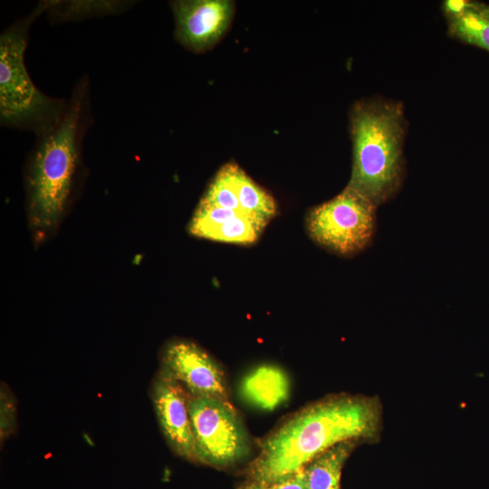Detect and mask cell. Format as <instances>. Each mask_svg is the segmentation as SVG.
Wrapping results in <instances>:
<instances>
[{
	"label": "cell",
	"instance_id": "1",
	"mask_svg": "<svg viewBox=\"0 0 489 489\" xmlns=\"http://www.w3.org/2000/svg\"><path fill=\"white\" fill-rule=\"evenodd\" d=\"M382 427L379 398L338 394L311 403L283 420L260 444L247 480L272 483L303 469L345 441H376Z\"/></svg>",
	"mask_w": 489,
	"mask_h": 489
},
{
	"label": "cell",
	"instance_id": "2",
	"mask_svg": "<svg viewBox=\"0 0 489 489\" xmlns=\"http://www.w3.org/2000/svg\"><path fill=\"white\" fill-rule=\"evenodd\" d=\"M88 76L75 83L61 122L36 137L25 166V203L36 240L52 234L74 194L82 166V142L92 122Z\"/></svg>",
	"mask_w": 489,
	"mask_h": 489
},
{
	"label": "cell",
	"instance_id": "3",
	"mask_svg": "<svg viewBox=\"0 0 489 489\" xmlns=\"http://www.w3.org/2000/svg\"><path fill=\"white\" fill-rule=\"evenodd\" d=\"M353 165L349 187L376 206L392 197L403 175L405 118L398 102L368 101L350 113Z\"/></svg>",
	"mask_w": 489,
	"mask_h": 489
},
{
	"label": "cell",
	"instance_id": "4",
	"mask_svg": "<svg viewBox=\"0 0 489 489\" xmlns=\"http://www.w3.org/2000/svg\"><path fill=\"white\" fill-rule=\"evenodd\" d=\"M47 8L48 0L39 2L0 36L1 126L31 131L36 137L50 132L61 122L68 101L39 90L24 62L31 25Z\"/></svg>",
	"mask_w": 489,
	"mask_h": 489
},
{
	"label": "cell",
	"instance_id": "5",
	"mask_svg": "<svg viewBox=\"0 0 489 489\" xmlns=\"http://www.w3.org/2000/svg\"><path fill=\"white\" fill-rule=\"evenodd\" d=\"M188 408L195 462L224 469L247 455L248 435L230 401L189 396Z\"/></svg>",
	"mask_w": 489,
	"mask_h": 489
},
{
	"label": "cell",
	"instance_id": "6",
	"mask_svg": "<svg viewBox=\"0 0 489 489\" xmlns=\"http://www.w3.org/2000/svg\"><path fill=\"white\" fill-rule=\"evenodd\" d=\"M376 206L347 186L332 199L312 208L307 216L311 237L342 255L354 254L369 243L375 227Z\"/></svg>",
	"mask_w": 489,
	"mask_h": 489
},
{
	"label": "cell",
	"instance_id": "7",
	"mask_svg": "<svg viewBox=\"0 0 489 489\" xmlns=\"http://www.w3.org/2000/svg\"><path fill=\"white\" fill-rule=\"evenodd\" d=\"M158 372L178 381L191 397L230 401L220 365L192 341L169 342L161 353Z\"/></svg>",
	"mask_w": 489,
	"mask_h": 489
},
{
	"label": "cell",
	"instance_id": "8",
	"mask_svg": "<svg viewBox=\"0 0 489 489\" xmlns=\"http://www.w3.org/2000/svg\"><path fill=\"white\" fill-rule=\"evenodd\" d=\"M171 6L176 39L195 53L206 51L221 38L234 12L228 0H179Z\"/></svg>",
	"mask_w": 489,
	"mask_h": 489
},
{
	"label": "cell",
	"instance_id": "9",
	"mask_svg": "<svg viewBox=\"0 0 489 489\" xmlns=\"http://www.w3.org/2000/svg\"><path fill=\"white\" fill-rule=\"evenodd\" d=\"M150 397L161 432L173 452L195 462V439L189 415V394L177 380L158 372Z\"/></svg>",
	"mask_w": 489,
	"mask_h": 489
},
{
	"label": "cell",
	"instance_id": "10",
	"mask_svg": "<svg viewBox=\"0 0 489 489\" xmlns=\"http://www.w3.org/2000/svg\"><path fill=\"white\" fill-rule=\"evenodd\" d=\"M240 392L243 398L254 407L273 410L288 398L289 378L277 366L262 365L243 379Z\"/></svg>",
	"mask_w": 489,
	"mask_h": 489
},
{
	"label": "cell",
	"instance_id": "11",
	"mask_svg": "<svg viewBox=\"0 0 489 489\" xmlns=\"http://www.w3.org/2000/svg\"><path fill=\"white\" fill-rule=\"evenodd\" d=\"M359 444L341 442L312 460L303 468L306 489H340L343 465Z\"/></svg>",
	"mask_w": 489,
	"mask_h": 489
},
{
	"label": "cell",
	"instance_id": "12",
	"mask_svg": "<svg viewBox=\"0 0 489 489\" xmlns=\"http://www.w3.org/2000/svg\"><path fill=\"white\" fill-rule=\"evenodd\" d=\"M228 167L241 211L266 225L276 213L273 198L237 165L228 164Z\"/></svg>",
	"mask_w": 489,
	"mask_h": 489
},
{
	"label": "cell",
	"instance_id": "13",
	"mask_svg": "<svg viewBox=\"0 0 489 489\" xmlns=\"http://www.w3.org/2000/svg\"><path fill=\"white\" fill-rule=\"evenodd\" d=\"M133 5L128 1H49L47 16L53 24L119 14Z\"/></svg>",
	"mask_w": 489,
	"mask_h": 489
},
{
	"label": "cell",
	"instance_id": "14",
	"mask_svg": "<svg viewBox=\"0 0 489 489\" xmlns=\"http://www.w3.org/2000/svg\"><path fill=\"white\" fill-rule=\"evenodd\" d=\"M447 20L450 35L489 52V16L480 9V3L472 2L465 12Z\"/></svg>",
	"mask_w": 489,
	"mask_h": 489
},
{
	"label": "cell",
	"instance_id": "15",
	"mask_svg": "<svg viewBox=\"0 0 489 489\" xmlns=\"http://www.w3.org/2000/svg\"><path fill=\"white\" fill-rule=\"evenodd\" d=\"M265 225L240 212L232 219L216 228L208 239L235 244L254 242Z\"/></svg>",
	"mask_w": 489,
	"mask_h": 489
},
{
	"label": "cell",
	"instance_id": "16",
	"mask_svg": "<svg viewBox=\"0 0 489 489\" xmlns=\"http://www.w3.org/2000/svg\"><path fill=\"white\" fill-rule=\"evenodd\" d=\"M200 202L233 210H241L228 164L217 172Z\"/></svg>",
	"mask_w": 489,
	"mask_h": 489
},
{
	"label": "cell",
	"instance_id": "17",
	"mask_svg": "<svg viewBox=\"0 0 489 489\" xmlns=\"http://www.w3.org/2000/svg\"><path fill=\"white\" fill-rule=\"evenodd\" d=\"M16 407L14 398L5 384H1L0 391V436L5 441L15 427Z\"/></svg>",
	"mask_w": 489,
	"mask_h": 489
},
{
	"label": "cell",
	"instance_id": "18",
	"mask_svg": "<svg viewBox=\"0 0 489 489\" xmlns=\"http://www.w3.org/2000/svg\"><path fill=\"white\" fill-rule=\"evenodd\" d=\"M237 489H306L303 469L284 479L272 483L247 480Z\"/></svg>",
	"mask_w": 489,
	"mask_h": 489
},
{
	"label": "cell",
	"instance_id": "19",
	"mask_svg": "<svg viewBox=\"0 0 489 489\" xmlns=\"http://www.w3.org/2000/svg\"><path fill=\"white\" fill-rule=\"evenodd\" d=\"M472 1L465 0H446L443 4L444 13L447 17L458 15L465 12L471 5Z\"/></svg>",
	"mask_w": 489,
	"mask_h": 489
},
{
	"label": "cell",
	"instance_id": "20",
	"mask_svg": "<svg viewBox=\"0 0 489 489\" xmlns=\"http://www.w3.org/2000/svg\"><path fill=\"white\" fill-rule=\"evenodd\" d=\"M480 9L482 10L483 13H484L486 15L489 16V5H488L480 3Z\"/></svg>",
	"mask_w": 489,
	"mask_h": 489
}]
</instances>
